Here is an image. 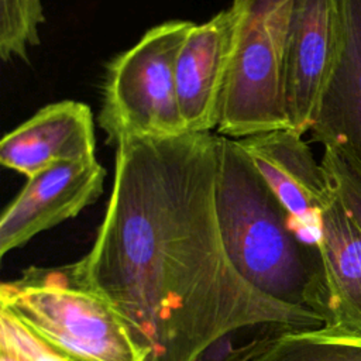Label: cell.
I'll use <instances>...</instances> for the list:
<instances>
[{
    "label": "cell",
    "mask_w": 361,
    "mask_h": 361,
    "mask_svg": "<svg viewBox=\"0 0 361 361\" xmlns=\"http://www.w3.org/2000/svg\"><path fill=\"white\" fill-rule=\"evenodd\" d=\"M241 347H234L230 334H226L209 344L196 361H237Z\"/></svg>",
    "instance_id": "cell-17"
},
{
    "label": "cell",
    "mask_w": 361,
    "mask_h": 361,
    "mask_svg": "<svg viewBox=\"0 0 361 361\" xmlns=\"http://www.w3.org/2000/svg\"><path fill=\"white\" fill-rule=\"evenodd\" d=\"M295 0H231V62L217 133L238 140L288 128L285 49Z\"/></svg>",
    "instance_id": "cell-5"
},
{
    "label": "cell",
    "mask_w": 361,
    "mask_h": 361,
    "mask_svg": "<svg viewBox=\"0 0 361 361\" xmlns=\"http://www.w3.org/2000/svg\"><path fill=\"white\" fill-rule=\"evenodd\" d=\"M94 151L90 107L61 100L41 107L1 138L0 164L30 179L59 164L92 158Z\"/></svg>",
    "instance_id": "cell-11"
},
{
    "label": "cell",
    "mask_w": 361,
    "mask_h": 361,
    "mask_svg": "<svg viewBox=\"0 0 361 361\" xmlns=\"http://www.w3.org/2000/svg\"><path fill=\"white\" fill-rule=\"evenodd\" d=\"M235 142L286 210L296 237L317 248L323 209L333 189L309 142L288 128L258 133Z\"/></svg>",
    "instance_id": "cell-6"
},
{
    "label": "cell",
    "mask_w": 361,
    "mask_h": 361,
    "mask_svg": "<svg viewBox=\"0 0 361 361\" xmlns=\"http://www.w3.org/2000/svg\"><path fill=\"white\" fill-rule=\"evenodd\" d=\"M0 309L69 361H151L78 261L28 267L0 285Z\"/></svg>",
    "instance_id": "cell-3"
},
{
    "label": "cell",
    "mask_w": 361,
    "mask_h": 361,
    "mask_svg": "<svg viewBox=\"0 0 361 361\" xmlns=\"http://www.w3.org/2000/svg\"><path fill=\"white\" fill-rule=\"evenodd\" d=\"M317 250L320 272L313 310L324 322L320 331L361 344V228L334 189L323 209Z\"/></svg>",
    "instance_id": "cell-9"
},
{
    "label": "cell",
    "mask_w": 361,
    "mask_h": 361,
    "mask_svg": "<svg viewBox=\"0 0 361 361\" xmlns=\"http://www.w3.org/2000/svg\"><path fill=\"white\" fill-rule=\"evenodd\" d=\"M0 361H69L30 331L14 314L0 309Z\"/></svg>",
    "instance_id": "cell-15"
},
{
    "label": "cell",
    "mask_w": 361,
    "mask_h": 361,
    "mask_svg": "<svg viewBox=\"0 0 361 361\" xmlns=\"http://www.w3.org/2000/svg\"><path fill=\"white\" fill-rule=\"evenodd\" d=\"M235 17L231 7L193 23L176 58L175 82L186 133L219 127L227 85Z\"/></svg>",
    "instance_id": "cell-10"
},
{
    "label": "cell",
    "mask_w": 361,
    "mask_h": 361,
    "mask_svg": "<svg viewBox=\"0 0 361 361\" xmlns=\"http://www.w3.org/2000/svg\"><path fill=\"white\" fill-rule=\"evenodd\" d=\"M320 162L343 206L361 228V169L334 148H324Z\"/></svg>",
    "instance_id": "cell-16"
},
{
    "label": "cell",
    "mask_w": 361,
    "mask_h": 361,
    "mask_svg": "<svg viewBox=\"0 0 361 361\" xmlns=\"http://www.w3.org/2000/svg\"><path fill=\"white\" fill-rule=\"evenodd\" d=\"M45 21L41 0H0V56L3 62L28 61L31 47L39 44Z\"/></svg>",
    "instance_id": "cell-14"
},
{
    "label": "cell",
    "mask_w": 361,
    "mask_h": 361,
    "mask_svg": "<svg viewBox=\"0 0 361 361\" xmlns=\"http://www.w3.org/2000/svg\"><path fill=\"white\" fill-rule=\"evenodd\" d=\"M93 245L79 259L151 361H196L231 331L320 329L305 306L245 281L221 237L216 189L219 134L128 138Z\"/></svg>",
    "instance_id": "cell-1"
},
{
    "label": "cell",
    "mask_w": 361,
    "mask_h": 361,
    "mask_svg": "<svg viewBox=\"0 0 361 361\" xmlns=\"http://www.w3.org/2000/svg\"><path fill=\"white\" fill-rule=\"evenodd\" d=\"M216 204L226 251L241 276L269 298L313 310L319 250L296 237L286 210L235 140L220 134Z\"/></svg>",
    "instance_id": "cell-2"
},
{
    "label": "cell",
    "mask_w": 361,
    "mask_h": 361,
    "mask_svg": "<svg viewBox=\"0 0 361 361\" xmlns=\"http://www.w3.org/2000/svg\"><path fill=\"white\" fill-rule=\"evenodd\" d=\"M106 168L96 157L63 162L30 179L0 217V257L93 204L103 193Z\"/></svg>",
    "instance_id": "cell-8"
},
{
    "label": "cell",
    "mask_w": 361,
    "mask_h": 361,
    "mask_svg": "<svg viewBox=\"0 0 361 361\" xmlns=\"http://www.w3.org/2000/svg\"><path fill=\"white\" fill-rule=\"evenodd\" d=\"M340 0H295L285 49L289 130L310 133L341 47Z\"/></svg>",
    "instance_id": "cell-7"
},
{
    "label": "cell",
    "mask_w": 361,
    "mask_h": 361,
    "mask_svg": "<svg viewBox=\"0 0 361 361\" xmlns=\"http://www.w3.org/2000/svg\"><path fill=\"white\" fill-rule=\"evenodd\" d=\"M192 25L186 20L154 25L107 63L97 120L109 145L116 148L128 138L186 134L178 104L175 65Z\"/></svg>",
    "instance_id": "cell-4"
},
{
    "label": "cell",
    "mask_w": 361,
    "mask_h": 361,
    "mask_svg": "<svg viewBox=\"0 0 361 361\" xmlns=\"http://www.w3.org/2000/svg\"><path fill=\"white\" fill-rule=\"evenodd\" d=\"M341 47L310 140L334 148L361 169V0H340Z\"/></svg>",
    "instance_id": "cell-12"
},
{
    "label": "cell",
    "mask_w": 361,
    "mask_h": 361,
    "mask_svg": "<svg viewBox=\"0 0 361 361\" xmlns=\"http://www.w3.org/2000/svg\"><path fill=\"white\" fill-rule=\"evenodd\" d=\"M237 361H361V344L329 337L320 329L281 330L241 345Z\"/></svg>",
    "instance_id": "cell-13"
}]
</instances>
